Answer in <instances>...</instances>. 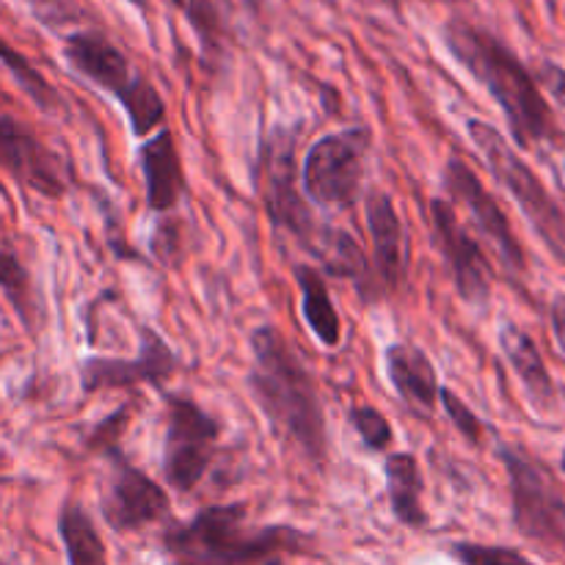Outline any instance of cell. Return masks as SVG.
Segmentation results:
<instances>
[{
	"mask_svg": "<svg viewBox=\"0 0 565 565\" xmlns=\"http://www.w3.org/2000/svg\"><path fill=\"white\" fill-rule=\"evenodd\" d=\"M296 279L298 287H301V315L307 320L309 331L318 337L320 345L340 348L342 323L323 274L312 265H296Z\"/></svg>",
	"mask_w": 565,
	"mask_h": 565,
	"instance_id": "cell-20",
	"label": "cell"
},
{
	"mask_svg": "<svg viewBox=\"0 0 565 565\" xmlns=\"http://www.w3.org/2000/svg\"><path fill=\"white\" fill-rule=\"evenodd\" d=\"M511 483L513 524L533 544L565 552V494L541 458L516 445L500 447Z\"/></svg>",
	"mask_w": 565,
	"mask_h": 565,
	"instance_id": "cell-7",
	"label": "cell"
},
{
	"mask_svg": "<svg viewBox=\"0 0 565 565\" xmlns=\"http://www.w3.org/2000/svg\"><path fill=\"white\" fill-rule=\"evenodd\" d=\"M450 555L461 565H533L522 552L511 550V546L472 544V541L452 544Z\"/></svg>",
	"mask_w": 565,
	"mask_h": 565,
	"instance_id": "cell-25",
	"label": "cell"
},
{
	"mask_svg": "<svg viewBox=\"0 0 565 565\" xmlns=\"http://www.w3.org/2000/svg\"><path fill=\"white\" fill-rule=\"evenodd\" d=\"M0 166L14 180L47 199L64 196L66 182L61 163L25 125L0 114Z\"/></svg>",
	"mask_w": 565,
	"mask_h": 565,
	"instance_id": "cell-14",
	"label": "cell"
},
{
	"mask_svg": "<svg viewBox=\"0 0 565 565\" xmlns=\"http://www.w3.org/2000/svg\"><path fill=\"white\" fill-rule=\"evenodd\" d=\"M441 39L452 58L494 97L519 147L530 149L535 143L550 141L555 132L550 103L527 66L500 39L461 20L447 22Z\"/></svg>",
	"mask_w": 565,
	"mask_h": 565,
	"instance_id": "cell-2",
	"label": "cell"
},
{
	"mask_svg": "<svg viewBox=\"0 0 565 565\" xmlns=\"http://www.w3.org/2000/svg\"><path fill=\"white\" fill-rule=\"evenodd\" d=\"M439 403H441V406H445L447 417H450V423L456 425L458 434H461L463 439L469 441V445H475V447L483 445L486 425L480 423L478 414H475L472 408H469L467 403H463L461 397L456 395V392L447 390V386H441V390H439Z\"/></svg>",
	"mask_w": 565,
	"mask_h": 565,
	"instance_id": "cell-26",
	"label": "cell"
},
{
	"mask_svg": "<svg viewBox=\"0 0 565 565\" xmlns=\"http://www.w3.org/2000/svg\"><path fill=\"white\" fill-rule=\"evenodd\" d=\"M309 546V535L287 524L248 527L246 505H213L163 533L169 565H268Z\"/></svg>",
	"mask_w": 565,
	"mask_h": 565,
	"instance_id": "cell-3",
	"label": "cell"
},
{
	"mask_svg": "<svg viewBox=\"0 0 565 565\" xmlns=\"http://www.w3.org/2000/svg\"><path fill=\"white\" fill-rule=\"evenodd\" d=\"M364 215L373 241V274L379 276L381 292L395 290L406 276V232L395 199L373 188L364 199Z\"/></svg>",
	"mask_w": 565,
	"mask_h": 565,
	"instance_id": "cell-15",
	"label": "cell"
},
{
	"mask_svg": "<svg viewBox=\"0 0 565 565\" xmlns=\"http://www.w3.org/2000/svg\"><path fill=\"white\" fill-rule=\"evenodd\" d=\"M0 61H3L6 70L11 72L17 86H20L22 92H25L28 97L44 110V114H58V110L64 108V99H61V94L50 86L47 77H44L39 70H33L31 61H28L22 53H17L14 47H9L3 39H0Z\"/></svg>",
	"mask_w": 565,
	"mask_h": 565,
	"instance_id": "cell-22",
	"label": "cell"
},
{
	"mask_svg": "<svg viewBox=\"0 0 565 565\" xmlns=\"http://www.w3.org/2000/svg\"><path fill=\"white\" fill-rule=\"evenodd\" d=\"M441 188H445V193L450 196V202L461 204V207L467 210L475 230H478L480 237L494 248V254L500 257V263L505 265V270H511V274H524L527 257H524L522 243L516 241L511 221L502 213V207L497 204V199L491 196L489 188H486L483 182H480V177L475 174L472 166H469L467 160L458 158V154L447 158L445 171H441Z\"/></svg>",
	"mask_w": 565,
	"mask_h": 565,
	"instance_id": "cell-10",
	"label": "cell"
},
{
	"mask_svg": "<svg viewBox=\"0 0 565 565\" xmlns=\"http://www.w3.org/2000/svg\"><path fill=\"white\" fill-rule=\"evenodd\" d=\"M467 130L478 152L489 163L491 174L497 177L502 188L516 199L522 213L539 232L541 241L550 246V252L565 263V207L546 191L533 169L519 158L516 149L508 143V138L494 125L480 119H469Z\"/></svg>",
	"mask_w": 565,
	"mask_h": 565,
	"instance_id": "cell-6",
	"label": "cell"
},
{
	"mask_svg": "<svg viewBox=\"0 0 565 565\" xmlns=\"http://www.w3.org/2000/svg\"><path fill=\"white\" fill-rule=\"evenodd\" d=\"M64 55L77 75L119 99L136 136H149V130L166 119V105L158 88L147 77L132 72L125 53L105 36L86 31L72 33L66 36Z\"/></svg>",
	"mask_w": 565,
	"mask_h": 565,
	"instance_id": "cell-5",
	"label": "cell"
},
{
	"mask_svg": "<svg viewBox=\"0 0 565 565\" xmlns=\"http://www.w3.org/2000/svg\"><path fill=\"white\" fill-rule=\"evenodd\" d=\"M257 196L276 230L296 237L309 254L323 237L326 226L318 224L307 196L301 191V169H298V130L296 127H274L259 141L257 166H254Z\"/></svg>",
	"mask_w": 565,
	"mask_h": 565,
	"instance_id": "cell-4",
	"label": "cell"
},
{
	"mask_svg": "<svg viewBox=\"0 0 565 565\" xmlns=\"http://www.w3.org/2000/svg\"><path fill=\"white\" fill-rule=\"evenodd\" d=\"M252 356L248 390L254 403L263 408L276 434L290 439L309 461L323 463L329 452L323 403L307 364L296 356L287 337L274 326L254 329Z\"/></svg>",
	"mask_w": 565,
	"mask_h": 565,
	"instance_id": "cell-1",
	"label": "cell"
},
{
	"mask_svg": "<svg viewBox=\"0 0 565 565\" xmlns=\"http://www.w3.org/2000/svg\"><path fill=\"white\" fill-rule=\"evenodd\" d=\"M127 423H130V408H119V412H114L110 417H105L103 423L92 430V436H88L86 445L92 447V450H99V452H105V456H110V452H116V445H119V436H121V430H125Z\"/></svg>",
	"mask_w": 565,
	"mask_h": 565,
	"instance_id": "cell-27",
	"label": "cell"
},
{
	"mask_svg": "<svg viewBox=\"0 0 565 565\" xmlns=\"http://www.w3.org/2000/svg\"><path fill=\"white\" fill-rule=\"evenodd\" d=\"M550 318H552V334H555L557 348H561L565 359V292H557V296L552 298Z\"/></svg>",
	"mask_w": 565,
	"mask_h": 565,
	"instance_id": "cell-30",
	"label": "cell"
},
{
	"mask_svg": "<svg viewBox=\"0 0 565 565\" xmlns=\"http://www.w3.org/2000/svg\"><path fill=\"white\" fill-rule=\"evenodd\" d=\"M221 425L196 401L166 395L163 478L180 494H191L213 463Z\"/></svg>",
	"mask_w": 565,
	"mask_h": 565,
	"instance_id": "cell-9",
	"label": "cell"
},
{
	"mask_svg": "<svg viewBox=\"0 0 565 565\" xmlns=\"http://www.w3.org/2000/svg\"><path fill=\"white\" fill-rule=\"evenodd\" d=\"M384 478L392 516L406 527H425L428 524V513L423 505L425 480L417 458L412 452H392L384 461Z\"/></svg>",
	"mask_w": 565,
	"mask_h": 565,
	"instance_id": "cell-19",
	"label": "cell"
},
{
	"mask_svg": "<svg viewBox=\"0 0 565 565\" xmlns=\"http://www.w3.org/2000/svg\"><path fill=\"white\" fill-rule=\"evenodd\" d=\"M373 136L367 127L331 132L309 147L301 166V191L320 207H353L364 185Z\"/></svg>",
	"mask_w": 565,
	"mask_h": 565,
	"instance_id": "cell-8",
	"label": "cell"
},
{
	"mask_svg": "<svg viewBox=\"0 0 565 565\" xmlns=\"http://www.w3.org/2000/svg\"><path fill=\"white\" fill-rule=\"evenodd\" d=\"M500 348L502 353H505L511 370L516 373L530 406H533L539 414L555 412L557 386L555 381H552L550 367H546L544 356H541L533 337H530L519 323L505 320V323L500 326Z\"/></svg>",
	"mask_w": 565,
	"mask_h": 565,
	"instance_id": "cell-17",
	"label": "cell"
},
{
	"mask_svg": "<svg viewBox=\"0 0 565 565\" xmlns=\"http://www.w3.org/2000/svg\"><path fill=\"white\" fill-rule=\"evenodd\" d=\"M351 425L359 434V439L370 447L373 452H384L392 447L395 439V430H392L390 419L379 412L375 406H353L351 408Z\"/></svg>",
	"mask_w": 565,
	"mask_h": 565,
	"instance_id": "cell-24",
	"label": "cell"
},
{
	"mask_svg": "<svg viewBox=\"0 0 565 565\" xmlns=\"http://www.w3.org/2000/svg\"><path fill=\"white\" fill-rule=\"evenodd\" d=\"M0 290L6 292L22 323L31 326V276L9 252H0Z\"/></svg>",
	"mask_w": 565,
	"mask_h": 565,
	"instance_id": "cell-23",
	"label": "cell"
},
{
	"mask_svg": "<svg viewBox=\"0 0 565 565\" xmlns=\"http://www.w3.org/2000/svg\"><path fill=\"white\" fill-rule=\"evenodd\" d=\"M381 3H392V6H395V3H397V0H381Z\"/></svg>",
	"mask_w": 565,
	"mask_h": 565,
	"instance_id": "cell-32",
	"label": "cell"
},
{
	"mask_svg": "<svg viewBox=\"0 0 565 565\" xmlns=\"http://www.w3.org/2000/svg\"><path fill=\"white\" fill-rule=\"evenodd\" d=\"M177 367H180V362H177L169 342L154 329H141L138 356H88L81 364V386L86 395L103 390H132L138 384L163 386L177 373Z\"/></svg>",
	"mask_w": 565,
	"mask_h": 565,
	"instance_id": "cell-13",
	"label": "cell"
},
{
	"mask_svg": "<svg viewBox=\"0 0 565 565\" xmlns=\"http://www.w3.org/2000/svg\"><path fill=\"white\" fill-rule=\"evenodd\" d=\"M58 535L70 565H108V552L92 516L75 500H66L61 508Z\"/></svg>",
	"mask_w": 565,
	"mask_h": 565,
	"instance_id": "cell-21",
	"label": "cell"
},
{
	"mask_svg": "<svg viewBox=\"0 0 565 565\" xmlns=\"http://www.w3.org/2000/svg\"><path fill=\"white\" fill-rule=\"evenodd\" d=\"M430 224H434L436 246L445 257L461 301H467L469 307H486L491 298V268L480 243L458 218L456 204L450 199L436 196L430 202Z\"/></svg>",
	"mask_w": 565,
	"mask_h": 565,
	"instance_id": "cell-11",
	"label": "cell"
},
{
	"mask_svg": "<svg viewBox=\"0 0 565 565\" xmlns=\"http://www.w3.org/2000/svg\"><path fill=\"white\" fill-rule=\"evenodd\" d=\"M268 565H285V563H281V561H270Z\"/></svg>",
	"mask_w": 565,
	"mask_h": 565,
	"instance_id": "cell-33",
	"label": "cell"
},
{
	"mask_svg": "<svg viewBox=\"0 0 565 565\" xmlns=\"http://www.w3.org/2000/svg\"><path fill=\"white\" fill-rule=\"evenodd\" d=\"M99 500H103L105 522L116 533H136L169 513V497L163 486L125 461L119 450L110 452V472Z\"/></svg>",
	"mask_w": 565,
	"mask_h": 565,
	"instance_id": "cell-12",
	"label": "cell"
},
{
	"mask_svg": "<svg viewBox=\"0 0 565 565\" xmlns=\"http://www.w3.org/2000/svg\"><path fill=\"white\" fill-rule=\"evenodd\" d=\"M154 254L163 259V265H171L180 257L182 235H180V221H160L158 230H154Z\"/></svg>",
	"mask_w": 565,
	"mask_h": 565,
	"instance_id": "cell-28",
	"label": "cell"
},
{
	"mask_svg": "<svg viewBox=\"0 0 565 565\" xmlns=\"http://www.w3.org/2000/svg\"><path fill=\"white\" fill-rule=\"evenodd\" d=\"M561 469H563V475H565V450L561 452Z\"/></svg>",
	"mask_w": 565,
	"mask_h": 565,
	"instance_id": "cell-31",
	"label": "cell"
},
{
	"mask_svg": "<svg viewBox=\"0 0 565 565\" xmlns=\"http://www.w3.org/2000/svg\"><path fill=\"white\" fill-rule=\"evenodd\" d=\"M143 171L147 207L152 213H171L185 193V171H182L180 149L171 130H160L149 138L138 152Z\"/></svg>",
	"mask_w": 565,
	"mask_h": 565,
	"instance_id": "cell-16",
	"label": "cell"
},
{
	"mask_svg": "<svg viewBox=\"0 0 565 565\" xmlns=\"http://www.w3.org/2000/svg\"><path fill=\"white\" fill-rule=\"evenodd\" d=\"M539 81H541V86H546V92H550L552 97H555L557 103L565 108V70L563 66L546 61V64H541V70H539Z\"/></svg>",
	"mask_w": 565,
	"mask_h": 565,
	"instance_id": "cell-29",
	"label": "cell"
},
{
	"mask_svg": "<svg viewBox=\"0 0 565 565\" xmlns=\"http://www.w3.org/2000/svg\"><path fill=\"white\" fill-rule=\"evenodd\" d=\"M386 379L395 386L401 401L417 412L430 414L439 401V375L428 353L408 342H395L384 353Z\"/></svg>",
	"mask_w": 565,
	"mask_h": 565,
	"instance_id": "cell-18",
	"label": "cell"
}]
</instances>
